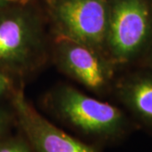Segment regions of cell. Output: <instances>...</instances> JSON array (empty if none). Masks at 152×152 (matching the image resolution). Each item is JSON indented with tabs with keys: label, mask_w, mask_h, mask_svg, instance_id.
Here are the masks:
<instances>
[{
	"label": "cell",
	"mask_w": 152,
	"mask_h": 152,
	"mask_svg": "<svg viewBox=\"0 0 152 152\" xmlns=\"http://www.w3.org/2000/svg\"><path fill=\"white\" fill-rule=\"evenodd\" d=\"M43 105L55 121L100 148L119 144L138 128L119 107L66 84L51 89Z\"/></svg>",
	"instance_id": "cell-1"
},
{
	"label": "cell",
	"mask_w": 152,
	"mask_h": 152,
	"mask_svg": "<svg viewBox=\"0 0 152 152\" xmlns=\"http://www.w3.org/2000/svg\"><path fill=\"white\" fill-rule=\"evenodd\" d=\"M41 1L0 8V69L23 82L42 69L52 39Z\"/></svg>",
	"instance_id": "cell-2"
},
{
	"label": "cell",
	"mask_w": 152,
	"mask_h": 152,
	"mask_svg": "<svg viewBox=\"0 0 152 152\" xmlns=\"http://www.w3.org/2000/svg\"><path fill=\"white\" fill-rule=\"evenodd\" d=\"M152 42V0H108L105 53L117 68L144 57Z\"/></svg>",
	"instance_id": "cell-3"
},
{
	"label": "cell",
	"mask_w": 152,
	"mask_h": 152,
	"mask_svg": "<svg viewBox=\"0 0 152 152\" xmlns=\"http://www.w3.org/2000/svg\"><path fill=\"white\" fill-rule=\"evenodd\" d=\"M40 1L53 36L75 41L106 55L108 0Z\"/></svg>",
	"instance_id": "cell-4"
},
{
	"label": "cell",
	"mask_w": 152,
	"mask_h": 152,
	"mask_svg": "<svg viewBox=\"0 0 152 152\" xmlns=\"http://www.w3.org/2000/svg\"><path fill=\"white\" fill-rule=\"evenodd\" d=\"M50 58L62 73L96 95H105L114 87L117 67L90 47L53 36Z\"/></svg>",
	"instance_id": "cell-5"
},
{
	"label": "cell",
	"mask_w": 152,
	"mask_h": 152,
	"mask_svg": "<svg viewBox=\"0 0 152 152\" xmlns=\"http://www.w3.org/2000/svg\"><path fill=\"white\" fill-rule=\"evenodd\" d=\"M10 104L15 126L34 152H102V148L72 136L42 116L28 101L22 86L14 94Z\"/></svg>",
	"instance_id": "cell-6"
},
{
	"label": "cell",
	"mask_w": 152,
	"mask_h": 152,
	"mask_svg": "<svg viewBox=\"0 0 152 152\" xmlns=\"http://www.w3.org/2000/svg\"><path fill=\"white\" fill-rule=\"evenodd\" d=\"M114 87L118 100L129 111L135 124L152 130L151 69L125 76Z\"/></svg>",
	"instance_id": "cell-7"
},
{
	"label": "cell",
	"mask_w": 152,
	"mask_h": 152,
	"mask_svg": "<svg viewBox=\"0 0 152 152\" xmlns=\"http://www.w3.org/2000/svg\"><path fill=\"white\" fill-rule=\"evenodd\" d=\"M0 152H34L25 136L19 131L17 134H8L0 140Z\"/></svg>",
	"instance_id": "cell-8"
},
{
	"label": "cell",
	"mask_w": 152,
	"mask_h": 152,
	"mask_svg": "<svg viewBox=\"0 0 152 152\" xmlns=\"http://www.w3.org/2000/svg\"><path fill=\"white\" fill-rule=\"evenodd\" d=\"M23 82L15 76L0 69V105L4 102H10L17 90L22 86Z\"/></svg>",
	"instance_id": "cell-9"
},
{
	"label": "cell",
	"mask_w": 152,
	"mask_h": 152,
	"mask_svg": "<svg viewBox=\"0 0 152 152\" xmlns=\"http://www.w3.org/2000/svg\"><path fill=\"white\" fill-rule=\"evenodd\" d=\"M15 125V118L13 109L0 105V140L10 134L12 127Z\"/></svg>",
	"instance_id": "cell-10"
},
{
	"label": "cell",
	"mask_w": 152,
	"mask_h": 152,
	"mask_svg": "<svg viewBox=\"0 0 152 152\" xmlns=\"http://www.w3.org/2000/svg\"><path fill=\"white\" fill-rule=\"evenodd\" d=\"M144 57H145V59H146V63L148 67L152 69V42L151 43V45H150L148 50H147L146 53L145 54Z\"/></svg>",
	"instance_id": "cell-11"
},
{
	"label": "cell",
	"mask_w": 152,
	"mask_h": 152,
	"mask_svg": "<svg viewBox=\"0 0 152 152\" xmlns=\"http://www.w3.org/2000/svg\"><path fill=\"white\" fill-rule=\"evenodd\" d=\"M34 1H40V0H12V3H18V4H26Z\"/></svg>",
	"instance_id": "cell-12"
},
{
	"label": "cell",
	"mask_w": 152,
	"mask_h": 152,
	"mask_svg": "<svg viewBox=\"0 0 152 152\" xmlns=\"http://www.w3.org/2000/svg\"><path fill=\"white\" fill-rule=\"evenodd\" d=\"M9 4H12V0H0V8Z\"/></svg>",
	"instance_id": "cell-13"
}]
</instances>
